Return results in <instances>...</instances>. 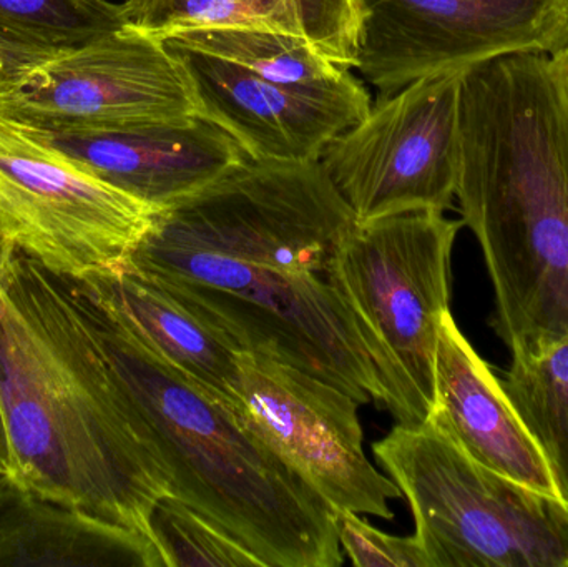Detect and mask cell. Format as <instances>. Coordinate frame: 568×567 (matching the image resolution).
Segmentation results:
<instances>
[{"label":"cell","mask_w":568,"mask_h":567,"mask_svg":"<svg viewBox=\"0 0 568 567\" xmlns=\"http://www.w3.org/2000/svg\"><path fill=\"white\" fill-rule=\"evenodd\" d=\"M357 65L390 95L497 57L568 49V0H363Z\"/></svg>","instance_id":"9c48e42d"},{"label":"cell","mask_w":568,"mask_h":567,"mask_svg":"<svg viewBox=\"0 0 568 567\" xmlns=\"http://www.w3.org/2000/svg\"><path fill=\"white\" fill-rule=\"evenodd\" d=\"M0 115L45 135H93L196 117L180 57L126 22L27 67L2 93Z\"/></svg>","instance_id":"52a82bcc"},{"label":"cell","mask_w":568,"mask_h":567,"mask_svg":"<svg viewBox=\"0 0 568 567\" xmlns=\"http://www.w3.org/2000/svg\"><path fill=\"white\" fill-rule=\"evenodd\" d=\"M67 280L77 292L115 316L160 358L235 409L233 385L239 350L169 290L129 263Z\"/></svg>","instance_id":"5bb4252c"},{"label":"cell","mask_w":568,"mask_h":567,"mask_svg":"<svg viewBox=\"0 0 568 567\" xmlns=\"http://www.w3.org/2000/svg\"><path fill=\"white\" fill-rule=\"evenodd\" d=\"M341 549L356 567H430L414 536L399 538L373 528L363 515L337 512Z\"/></svg>","instance_id":"44dd1931"},{"label":"cell","mask_w":568,"mask_h":567,"mask_svg":"<svg viewBox=\"0 0 568 567\" xmlns=\"http://www.w3.org/2000/svg\"><path fill=\"white\" fill-rule=\"evenodd\" d=\"M126 20L159 39L253 29L301 37L343 69L357 65L363 0H123Z\"/></svg>","instance_id":"2e32d148"},{"label":"cell","mask_w":568,"mask_h":567,"mask_svg":"<svg viewBox=\"0 0 568 567\" xmlns=\"http://www.w3.org/2000/svg\"><path fill=\"white\" fill-rule=\"evenodd\" d=\"M160 210L0 115V242L55 275L82 279L122 266Z\"/></svg>","instance_id":"8992f818"},{"label":"cell","mask_w":568,"mask_h":567,"mask_svg":"<svg viewBox=\"0 0 568 567\" xmlns=\"http://www.w3.org/2000/svg\"><path fill=\"white\" fill-rule=\"evenodd\" d=\"M40 135L100 179L159 209L248 159L233 136L199 115L93 135Z\"/></svg>","instance_id":"7c38bea8"},{"label":"cell","mask_w":568,"mask_h":567,"mask_svg":"<svg viewBox=\"0 0 568 567\" xmlns=\"http://www.w3.org/2000/svg\"><path fill=\"white\" fill-rule=\"evenodd\" d=\"M13 462L10 452L9 436H7L6 422H3L2 406H0V476H12Z\"/></svg>","instance_id":"603a6c76"},{"label":"cell","mask_w":568,"mask_h":567,"mask_svg":"<svg viewBox=\"0 0 568 567\" xmlns=\"http://www.w3.org/2000/svg\"><path fill=\"white\" fill-rule=\"evenodd\" d=\"M150 531L166 567H265L245 546L172 495L153 506Z\"/></svg>","instance_id":"ffe728a7"},{"label":"cell","mask_w":568,"mask_h":567,"mask_svg":"<svg viewBox=\"0 0 568 567\" xmlns=\"http://www.w3.org/2000/svg\"><path fill=\"white\" fill-rule=\"evenodd\" d=\"M0 567H166L152 539L0 476Z\"/></svg>","instance_id":"9a60e30c"},{"label":"cell","mask_w":568,"mask_h":567,"mask_svg":"<svg viewBox=\"0 0 568 567\" xmlns=\"http://www.w3.org/2000/svg\"><path fill=\"white\" fill-rule=\"evenodd\" d=\"M373 453L413 512L430 567H568V505L480 465L429 422Z\"/></svg>","instance_id":"5b68a950"},{"label":"cell","mask_w":568,"mask_h":567,"mask_svg":"<svg viewBox=\"0 0 568 567\" xmlns=\"http://www.w3.org/2000/svg\"><path fill=\"white\" fill-rule=\"evenodd\" d=\"M460 226L437 210L356 222L326 272L363 336L379 405L396 425H424L436 403L437 343L450 312V255Z\"/></svg>","instance_id":"277c9868"},{"label":"cell","mask_w":568,"mask_h":567,"mask_svg":"<svg viewBox=\"0 0 568 567\" xmlns=\"http://www.w3.org/2000/svg\"><path fill=\"white\" fill-rule=\"evenodd\" d=\"M456 199L513 356L568 340V49L467 67Z\"/></svg>","instance_id":"7a4b0ae2"},{"label":"cell","mask_w":568,"mask_h":567,"mask_svg":"<svg viewBox=\"0 0 568 567\" xmlns=\"http://www.w3.org/2000/svg\"><path fill=\"white\" fill-rule=\"evenodd\" d=\"M500 383L546 458L557 498L568 505V340L514 356Z\"/></svg>","instance_id":"e0dca14e"},{"label":"cell","mask_w":568,"mask_h":567,"mask_svg":"<svg viewBox=\"0 0 568 567\" xmlns=\"http://www.w3.org/2000/svg\"><path fill=\"white\" fill-rule=\"evenodd\" d=\"M463 72L424 77L379 97L359 123L327 143L321 169L356 222L453 206Z\"/></svg>","instance_id":"ba28073f"},{"label":"cell","mask_w":568,"mask_h":567,"mask_svg":"<svg viewBox=\"0 0 568 567\" xmlns=\"http://www.w3.org/2000/svg\"><path fill=\"white\" fill-rule=\"evenodd\" d=\"M182 60L196 115L219 125L246 155L263 162H320L334 136L369 112L366 85L347 70L320 85H286L243 67L163 40Z\"/></svg>","instance_id":"8fae6325"},{"label":"cell","mask_w":568,"mask_h":567,"mask_svg":"<svg viewBox=\"0 0 568 567\" xmlns=\"http://www.w3.org/2000/svg\"><path fill=\"white\" fill-rule=\"evenodd\" d=\"M55 47L33 45L0 32V93L32 63L55 53Z\"/></svg>","instance_id":"7402d4cb"},{"label":"cell","mask_w":568,"mask_h":567,"mask_svg":"<svg viewBox=\"0 0 568 567\" xmlns=\"http://www.w3.org/2000/svg\"><path fill=\"white\" fill-rule=\"evenodd\" d=\"M427 422L480 465L527 488L557 496L539 446L503 383L477 355L450 312L440 323L436 403Z\"/></svg>","instance_id":"4fadbf2b"},{"label":"cell","mask_w":568,"mask_h":567,"mask_svg":"<svg viewBox=\"0 0 568 567\" xmlns=\"http://www.w3.org/2000/svg\"><path fill=\"white\" fill-rule=\"evenodd\" d=\"M163 40L219 57L263 79L286 85L336 82L347 72L306 39L268 30H189Z\"/></svg>","instance_id":"ac0fdd59"},{"label":"cell","mask_w":568,"mask_h":567,"mask_svg":"<svg viewBox=\"0 0 568 567\" xmlns=\"http://www.w3.org/2000/svg\"><path fill=\"white\" fill-rule=\"evenodd\" d=\"M70 288L165 468L170 495L245 546L265 567L343 565L333 506L232 406Z\"/></svg>","instance_id":"3957f363"},{"label":"cell","mask_w":568,"mask_h":567,"mask_svg":"<svg viewBox=\"0 0 568 567\" xmlns=\"http://www.w3.org/2000/svg\"><path fill=\"white\" fill-rule=\"evenodd\" d=\"M235 412L303 476L334 512L393 519L403 496L364 453L361 403L343 389L276 360L236 358Z\"/></svg>","instance_id":"30bf717a"},{"label":"cell","mask_w":568,"mask_h":567,"mask_svg":"<svg viewBox=\"0 0 568 567\" xmlns=\"http://www.w3.org/2000/svg\"><path fill=\"white\" fill-rule=\"evenodd\" d=\"M126 22L110 0H0V32L33 45H79Z\"/></svg>","instance_id":"d6986e66"},{"label":"cell","mask_w":568,"mask_h":567,"mask_svg":"<svg viewBox=\"0 0 568 567\" xmlns=\"http://www.w3.org/2000/svg\"><path fill=\"white\" fill-rule=\"evenodd\" d=\"M0 406L13 482L153 541L170 485L145 428L67 280L2 242Z\"/></svg>","instance_id":"6da1fadb"}]
</instances>
